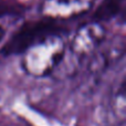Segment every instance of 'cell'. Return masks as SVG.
<instances>
[{"mask_svg": "<svg viewBox=\"0 0 126 126\" xmlns=\"http://www.w3.org/2000/svg\"><path fill=\"white\" fill-rule=\"evenodd\" d=\"M66 46L60 33L41 39L22 53L21 66L28 75L46 78L52 74L64 60Z\"/></svg>", "mask_w": 126, "mask_h": 126, "instance_id": "6da1fadb", "label": "cell"}, {"mask_svg": "<svg viewBox=\"0 0 126 126\" xmlns=\"http://www.w3.org/2000/svg\"><path fill=\"white\" fill-rule=\"evenodd\" d=\"M58 30L59 27L55 26V22L47 18L26 22L6 42L1 49V53L3 55L22 54L41 39L58 33Z\"/></svg>", "mask_w": 126, "mask_h": 126, "instance_id": "7a4b0ae2", "label": "cell"}, {"mask_svg": "<svg viewBox=\"0 0 126 126\" xmlns=\"http://www.w3.org/2000/svg\"><path fill=\"white\" fill-rule=\"evenodd\" d=\"M107 35L106 28L103 23L92 21L80 27L70 43V49L79 59H85L95 54L105 41Z\"/></svg>", "mask_w": 126, "mask_h": 126, "instance_id": "3957f363", "label": "cell"}, {"mask_svg": "<svg viewBox=\"0 0 126 126\" xmlns=\"http://www.w3.org/2000/svg\"><path fill=\"white\" fill-rule=\"evenodd\" d=\"M96 0H43L40 12L50 20H66L89 12Z\"/></svg>", "mask_w": 126, "mask_h": 126, "instance_id": "277c9868", "label": "cell"}, {"mask_svg": "<svg viewBox=\"0 0 126 126\" xmlns=\"http://www.w3.org/2000/svg\"><path fill=\"white\" fill-rule=\"evenodd\" d=\"M123 8V0H103L93 16V21H109L118 16Z\"/></svg>", "mask_w": 126, "mask_h": 126, "instance_id": "5b68a950", "label": "cell"}, {"mask_svg": "<svg viewBox=\"0 0 126 126\" xmlns=\"http://www.w3.org/2000/svg\"><path fill=\"white\" fill-rule=\"evenodd\" d=\"M111 110L117 120L125 118V79L122 78L111 97Z\"/></svg>", "mask_w": 126, "mask_h": 126, "instance_id": "8992f818", "label": "cell"}, {"mask_svg": "<svg viewBox=\"0 0 126 126\" xmlns=\"http://www.w3.org/2000/svg\"><path fill=\"white\" fill-rule=\"evenodd\" d=\"M17 7H12L10 4H0V18L3 17L4 15H8V13H12L13 11H16Z\"/></svg>", "mask_w": 126, "mask_h": 126, "instance_id": "52a82bcc", "label": "cell"}, {"mask_svg": "<svg viewBox=\"0 0 126 126\" xmlns=\"http://www.w3.org/2000/svg\"><path fill=\"white\" fill-rule=\"evenodd\" d=\"M6 34H7V28L4 26H2V24H0V44L2 43Z\"/></svg>", "mask_w": 126, "mask_h": 126, "instance_id": "ba28073f", "label": "cell"}]
</instances>
